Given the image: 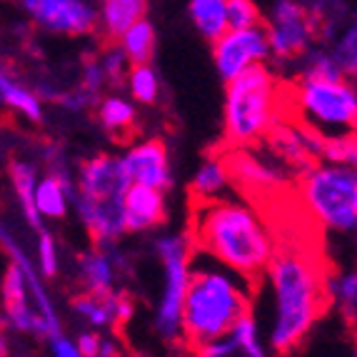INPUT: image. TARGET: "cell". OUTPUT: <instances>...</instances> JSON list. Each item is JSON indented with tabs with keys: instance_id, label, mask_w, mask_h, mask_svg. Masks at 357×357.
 <instances>
[{
	"instance_id": "cell-1",
	"label": "cell",
	"mask_w": 357,
	"mask_h": 357,
	"mask_svg": "<svg viewBox=\"0 0 357 357\" xmlns=\"http://www.w3.org/2000/svg\"><path fill=\"white\" fill-rule=\"evenodd\" d=\"M190 240L197 250L252 285L265 278L275 255V240L260 213L248 203L222 200L218 195L197 200Z\"/></svg>"
},
{
	"instance_id": "cell-2",
	"label": "cell",
	"mask_w": 357,
	"mask_h": 357,
	"mask_svg": "<svg viewBox=\"0 0 357 357\" xmlns=\"http://www.w3.org/2000/svg\"><path fill=\"white\" fill-rule=\"evenodd\" d=\"M273 287L275 317L268 342L270 352H292L303 345L328 307V285L317 262L300 250H278L265 270Z\"/></svg>"
},
{
	"instance_id": "cell-3",
	"label": "cell",
	"mask_w": 357,
	"mask_h": 357,
	"mask_svg": "<svg viewBox=\"0 0 357 357\" xmlns=\"http://www.w3.org/2000/svg\"><path fill=\"white\" fill-rule=\"evenodd\" d=\"M240 275L208 255L205 260H190V280L183 300L180 340L188 342L192 352L208 340L230 333L232 322L250 312L252 300L243 285Z\"/></svg>"
},
{
	"instance_id": "cell-4",
	"label": "cell",
	"mask_w": 357,
	"mask_h": 357,
	"mask_svg": "<svg viewBox=\"0 0 357 357\" xmlns=\"http://www.w3.org/2000/svg\"><path fill=\"white\" fill-rule=\"evenodd\" d=\"M225 85V137L232 148H248L278 123L280 85L265 63L248 68Z\"/></svg>"
},
{
	"instance_id": "cell-5",
	"label": "cell",
	"mask_w": 357,
	"mask_h": 357,
	"mask_svg": "<svg viewBox=\"0 0 357 357\" xmlns=\"http://www.w3.org/2000/svg\"><path fill=\"white\" fill-rule=\"evenodd\" d=\"M303 205L325 230L350 232L357 225V175L352 165H312L300 180Z\"/></svg>"
},
{
	"instance_id": "cell-6",
	"label": "cell",
	"mask_w": 357,
	"mask_h": 357,
	"mask_svg": "<svg viewBox=\"0 0 357 357\" xmlns=\"http://www.w3.org/2000/svg\"><path fill=\"white\" fill-rule=\"evenodd\" d=\"M300 115V126L320 135L352 132L357 123V93L350 77L303 75L292 98Z\"/></svg>"
},
{
	"instance_id": "cell-7",
	"label": "cell",
	"mask_w": 357,
	"mask_h": 357,
	"mask_svg": "<svg viewBox=\"0 0 357 357\" xmlns=\"http://www.w3.org/2000/svg\"><path fill=\"white\" fill-rule=\"evenodd\" d=\"M155 252L165 268V282L158 310H155V330L165 342L180 340V320H183V300L190 280L192 240L188 235H165L155 243Z\"/></svg>"
},
{
	"instance_id": "cell-8",
	"label": "cell",
	"mask_w": 357,
	"mask_h": 357,
	"mask_svg": "<svg viewBox=\"0 0 357 357\" xmlns=\"http://www.w3.org/2000/svg\"><path fill=\"white\" fill-rule=\"evenodd\" d=\"M268 33L270 55L275 58H295L310 48L312 38L317 36V20L310 15L307 6L298 0H278L265 25Z\"/></svg>"
},
{
	"instance_id": "cell-9",
	"label": "cell",
	"mask_w": 357,
	"mask_h": 357,
	"mask_svg": "<svg viewBox=\"0 0 357 357\" xmlns=\"http://www.w3.org/2000/svg\"><path fill=\"white\" fill-rule=\"evenodd\" d=\"M270 58L268 33L260 23L248 28H225L213 40V60L222 80H232L248 68Z\"/></svg>"
},
{
	"instance_id": "cell-10",
	"label": "cell",
	"mask_w": 357,
	"mask_h": 357,
	"mask_svg": "<svg viewBox=\"0 0 357 357\" xmlns=\"http://www.w3.org/2000/svg\"><path fill=\"white\" fill-rule=\"evenodd\" d=\"M23 8L50 33L83 36L98 25V10L88 0H23Z\"/></svg>"
},
{
	"instance_id": "cell-11",
	"label": "cell",
	"mask_w": 357,
	"mask_h": 357,
	"mask_svg": "<svg viewBox=\"0 0 357 357\" xmlns=\"http://www.w3.org/2000/svg\"><path fill=\"white\" fill-rule=\"evenodd\" d=\"M123 173L130 183L148 185L165 192L173 185L170 173V160H167V148L162 140H145L137 143L120 158Z\"/></svg>"
},
{
	"instance_id": "cell-12",
	"label": "cell",
	"mask_w": 357,
	"mask_h": 357,
	"mask_svg": "<svg viewBox=\"0 0 357 357\" xmlns=\"http://www.w3.org/2000/svg\"><path fill=\"white\" fill-rule=\"evenodd\" d=\"M70 205H75L80 220L90 230V235L98 240V245L115 243L126 232V225H123V195L96 200V197H88L75 190Z\"/></svg>"
},
{
	"instance_id": "cell-13",
	"label": "cell",
	"mask_w": 357,
	"mask_h": 357,
	"mask_svg": "<svg viewBox=\"0 0 357 357\" xmlns=\"http://www.w3.org/2000/svg\"><path fill=\"white\" fill-rule=\"evenodd\" d=\"M128 185H130V180L123 173L120 158L98 155V158H90L80 165L75 190L88 197H96V200H105V197H120Z\"/></svg>"
},
{
	"instance_id": "cell-14",
	"label": "cell",
	"mask_w": 357,
	"mask_h": 357,
	"mask_svg": "<svg viewBox=\"0 0 357 357\" xmlns=\"http://www.w3.org/2000/svg\"><path fill=\"white\" fill-rule=\"evenodd\" d=\"M165 220V195L158 188L130 183L123 192V225L126 232L153 230Z\"/></svg>"
},
{
	"instance_id": "cell-15",
	"label": "cell",
	"mask_w": 357,
	"mask_h": 357,
	"mask_svg": "<svg viewBox=\"0 0 357 357\" xmlns=\"http://www.w3.org/2000/svg\"><path fill=\"white\" fill-rule=\"evenodd\" d=\"M225 165L230 180H235L245 190L257 192V195H268V192L278 190L282 185L278 167L260 160L257 155L245 153V148H238L230 158H225Z\"/></svg>"
},
{
	"instance_id": "cell-16",
	"label": "cell",
	"mask_w": 357,
	"mask_h": 357,
	"mask_svg": "<svg viewBox=\"0 0 357 357\" xmlns=\"http://www.w3.org/2000/svg\"><path fill=\"white\" fill-rule=\"evenodd\" d=\"M115 265H120L115 243L100 245V250L88 252L85 257H80V280H83L85 292H90V295H107V292H113Z\"/></svg>"
},
{
	"instance_id": "cell-17",
	"label": "cell",
	"mask_w": 357,
	"mask_h": 357,
	"mask_svg": "<svg viewBox=\"0 0 357 357\" xmlns=\"http://www.w3.org/2000/svg\"><path fill=\"white\" fill-rule=\"evenodd\" d=\"M73 195H75V183L63 180L58 175L48 173L45 178H38L36 192H33V203L40 218L45 220H63L70 210Z\"/></svg>"
},
{
	"instance_id": "cell-18",
	"label": "cell",
	"mask_w": 357,
	"mask_h": 357,
	"mask_svg": "<svg viewBox=\"0 0 357 357\" xmlns=\"http://www.w3.org/2000/svg\"><path fill=\"white\" fill-rule=\"evenodd\" d=\"M145 10H148V0H100L98 23H100L102 33L110 40H115L128 25L143 18Z\"/></svg>"
},
{
	"instance_id": "cell-19",
	"label": "cell",
	"mask_w": 357,
	"mask_h": 357,
	"mask_svg": "<svg viewBox=\"0 0 357 357\" xmlns=\"http://www.w3.org/2000/svg\"><path fill=\"white\" fill-rule=\"evenodd\" d=\"M268 135H270V145H273V150L278 153V158H280L282 162H287V165L295 167V170H307V167L312 165L315 158L305 150L298 128L278 126V123H275Z\"/></svg>"
},
{
	"instance_id": "cell-20",
	"label": "cell",
	"mask_w": 357,
	"mask_h": 357,
	"mask_svg": "<svg viewBox=\"0 0 357 357\" xmlns=\"http://www.w3.org/2000/svg\"><path fill=\"white\" fill-rule=\"evenodd\" d=\"M115 40H118V48L123 50L130 66L132 63H150L155 53V30L145 15L137 18L132 25H128Z\"/></svg>"
},
{
	"instance_id": "cell-21",
	"label": "cell",
	"mask_w": 357,
	"mask_h": 357,
	"mask_svg": "<svg viewBox=\"0 0 357 357\" xmlns=\"http://www.w3.org/2000/svg\"><path fill=\"white\" fill-rule=\"evenodd\" d=\"M10 183L15 188V195L20 200V208H23L25 220L30 227H40V215L36 210L33 203V192H36V183H38V170L33 162H23V160H13L10 162Z\"/></svg>"
},
{
	"instance_id": "cell-22",
	"label": "cell",
	"mask_w": 357,
	"mask_h": 357,
	"mask_svg": "<svg viewBox=\"0 0 357 357\" xmlns=\"http://www.w3.org/2000/svg\"><path fill=\"white\" fill-rule=\"evenodd\" d=\"M0 102L13 110H18L20 115H25L28 120H40L43 118V102L40 96H36L33 90L23 88L0 68Z\"/></svg>"
},
{
	"instance_id": "cell-23",
	"label": "cell",
	"mask_w": 357,
	"mask_h": 357,
	"mask_svg": "<svg viewBox=\"0 0 357 357\" xmlns=\"http://www.w3.org/2000/svg\"><path fill=\"white\" fill-rule=\"evenodd\" d=\"M190 18L200 36L213 43L227 28L225 23V0H190Z\"/></svg>"
},
{
	"instance_id": "cell-24",
	"label": "cell",
	"mask_w": 357,
	"mask_h": 357,
	"mask_svg": "<svg viewBox=\"0 0 357 357\" xmlns=\"http://www.w3.org/2000/svg\"><path fill=\"white\" fill-rule=\"evenodd\" d=\"M100 126L113 135H126L130 132V128L135 126V107L128 98L110 96L105 100H100V110H98Z\"/></svg>"
},
{
	"instance_id": "cell-25",
	"label": "cell",
	"mask_w": 357,
	"mask_h": 357,
	"mask_svg": "<svg viewBox=\"0 0 357 357\" xmlns=\"http://www.w3.org/2000/svg\"><path fill=\"white\" fill-rule=\"evenodd\" d=\"M238 347V355L245 357H265L268 355V347H265V340L260 335V328H257V320L252 317V312H245L238 320L232 322L230 333H227Z\"/></svg>"
},
{
	"instance_id": "cell-26",
	"label": "cell",
	"mask_w": 357,
	"mask_h": 357,
	"mask_svg": "<svg viewBox=\"0 0 357 357\" xmlns=\"http://www.w3.org/2000/svg\"><path fill=\"white\" fill-rule=\"evenodd\" d=\"M128 90L137 102L153 105L160 96V77L150 63H132L128 70Z\"/></svg>"
},
{
	"instance_id": "cell-27",
	"label": "cell",
	"mask_w": 357,
	"mask_h": 357,
	"mask_svg": "<svg viewBox=\"0 0 357 357\" xmlns=\"http://www.w3.org/2000/svg\"><path fill=\"white\" fill-rule=\"evenodd\" d=\"M230 183L232 180L225 160H208L200 165V170L192 178V192L197 197H215L220 195Z\"/></svg>"
},
{
	"instance_id": "cell-28",
	"label": "cell",
	"mask_w": 357,
	"mask_h": 357,
	"mask_svg": "<svg viewBox=\"0 0 357 357\" xmlns=\"http://www.w3.org/2000/svg\"><path fill=\"white\" fill-rule=\"evenodd\" d=\"M320 158H325L328 162H335V165L355 167V162H357L355 132H335V135H325L322 137Z\"/></svg>"
},
{
	"instance_id": "cell-29",
	"label": "cell",
	"mask_w": 357,
	"mask_h": 357,
	"mask_svg": "<svg viewBox=\"0 0 357 357\" xmlns=\"http://www.w3.org/2000/svg\"><path fill=\"white\" fill-rule=\"evenodd\" d=\"M75 312L83 317L85 322H90L93 328H107L113 325V312H110V292L107 295H90L85 292L83 298H77L73 303Z\"/></svg>"
},
{
	"instance_id": "cell-30",
	"label": "cell",
	"mask_w": 357,
	"mask_h": 357,
	"mask_svg": "<svg viewBox=\"0 0 357 357\" xmlns=\"http://www.w3.org/2000/svg\"><path fill=\"white\" fill-rule=\"evenodd\" d=\"M305 63L303 68L305 75L312 77H330V80H340V77H347L345 70L340 68V63L333 58L330 50H305Z\"/></svg>"
},
{
	"instance_id": "cell-31",
	"label": "cell",
	"mask_w": 357,
	"mask_h": 357,
	"mask_svg": "<svg viewBox=\"0 0 357 357\" xmlns=\"http://www.w3.org/2000/svg\"><path fill=\"white\" fill-rule=\"evenodd\" d=\"M0 298H3V305L30 300L28 285H25V275H23V270H20L18 262L10 260V265H8L6 275H3V282H0Z\"/></svg>"
},
{
	"instance_id": "cell-32",
	"label": "cell",
	"mask_w": 357,
	"mask_h": 357,
	"mask_svg": "<svg viewBox=\"0 0 357 357\" xmlns=\"http://www.w3.org/2000/svg\"><path fill=\"white\" fill-rule=\"evenodd\" d=\"M333 58L340 63V68L345 70V75H355L357 68V28L350 25V28L340 36V40L335 43V48L330 50Z\"/></svg>"
},
{
	"instance_id": "cell-33",
	"label": "cell",
	"mask_w": 357,
	"mask_h": 357,
	"mask_svg": "<svg viewBox=\"0 0 357 357\" xmlns=\"http://www.w3.org/2000/svg\"><path fill=\"white\" fill-rule=\"evenodd\" d=\"M227 28H248L260 23V10L252 0H225Z\"/></svg>"
},
{
	"instance_id": "cell-34",
	"label": "cell",
	"mask_w": 357,
	"mask_h": 357,
	"mask_svg": "<svg viewBox=\"0 0 357 357\" xmlns=\"http://www.w3.org/2000/svg\"><path fill=\"white\" fill-rule=\"evenodd\" d=\"M328 295H333L342 307H347V312H355L357 305V278L355 273H342L340 278H335L333 282L328 285Z\"/></svg>"
},
{
	"instance_id": "cell-35",
	"label": "cell",
	"mask_w": 357,
	"mask_h": 357,
	"mask_svg": "<svg viewBox=\"0 0 357 357\" xmlns=\"http://www.w3.org/2000/svg\"><path fill=\"white\" fill-rule=\"evenodd\" d=\"M58 245H55L53 235L43 230L40 238H38V273L43 278H53L58 273Z\"/></svg>"
},
{
	"instance_id": "cell-36",
	"label": "cell",
	"mask_w": 357,
	"mask_h": 357,
	"mask_svg": "<svg viewBox=\"0 0 357 357\" xmlns=\"http://www.w3.org/2000/svg\"><path fill=\"white\" fill-rule=\"evenodd\" d=\"M100 66H102V73H105V77L110 80V83H120L128 73V58L123 55V50H120L118 45H113V48L105 50Z\"/></svg>"
},
{
	"instance_id": "cell-37",
	"label": "cell",
	"mask_w": 357,
	"mask_h": 357,
	"mask_svg": "<svg viewBox=\"0 0 357 357\" xmlns=\"http://www.w3.org/2000/svg\"><path fill=\"white\" fill-rule=\"evenodd\" d=\"M197 355H205V357H232L238 355V347H235V342H232L230 335H220V337H213L208 340L205 345L197 347Z\"/></svg>"
},
{
	"instance_id": "cell-38",
	"label": "cell",
	"mask_w": 357,
	"mask_h": 357,
	"mask_svg": "<svg viewBox=\"0 0 357 357\" xmlns=\"http://www.w3.org/2000/svg\"><path fill=\"white\" fill-rule=\"evenodd\" d=\"M107 83L105 73H102L100 60H88L83 68V90H88L90 96H96L102 90V85Z\"/></svg>"
},
{
	"instance_id": "cell-39",
	"label": "cell",
	"mask_w": 357,
	"mask_h": 357,
	"mask_svg": "<svg viewBox=\"0 0 357 357\" xmlns=\"http://www.w3.org/2000/svg\"><path fill=\"white\" fill-rule=\"evenodd\" d=\"M45 342H48L50 352H53L55 357H80L75 340H70L68 335H63V330H60V333L48 335V337H45Z\"/></svg>"
},
{
	"instance_id": "cell-40",
	"label": "cell",
	"mask_w": 357,
	"mask_h": 357,
	"mask_svg": "<svg viewBox=\"0 0 357 357\" xmlns=\"http://www.w3.org/2000/svg\"><path fill=\"white\" fill-rule=\"evenodd\" d=\"M110 312H113V325H126L132 317V300L123 292H110Z\"/></svg>"
},
{
	"instance_id": "cell-41",
	"label": "cell",
	"mask_w": 357,
	"mask_h": 357,
	"mask_svg": "<svg viewBox=\"0 0 357 357\" xmlns=\"http://www.w3.org/2000/svg\"><path fill=\"white\" fill-rule=\"evenodd\" d=\"M60 105L66 107V110H73V113H80V110H85V107L90 105V102L96 100V96H90L88 90H75V93H66V96H58Z\"/></svg>"
},
{
	"instance_id": "cell-42",
	"label": "cell",
	"mask_w": 357,
	"mask_h": 357,
	"mask_svg": "<svg viewBox=\"0 0 357 357\" xmlns=\"http://www.w3.org/2000/svg\"><path fill=\"white\" fill-rule=\"evenodd\" d=\"M77 352L83 357H96L98 355V345H100V337L96 333H83L80 337L75 340Z\"/></svg>"
},
{
	"instance_id": "cell-43",
	"label": "cell",
	"mask_w": 357,
	"mask_h": 357,
	"mask_svg": "<svg viewBox=\"0 0 357 357\" xmlns=\"http://www.w3.org/2000/svg\"><path fill=\"white\" fill-rule=\"evenodd\" d=\"M118 352H120V347L115 345V340H110V337H100V345H98V355L113 357V355H118Z\"/></svg>"
},
{
	"instance_id": "cell-44",
	"label": "cell",
	"mask_w": 357,
	"mask_h": 357,
	"mask_svg": "<svg viewBox=\"0 0 357 357\" xmlns=\"http://www.w3.org/2000/svg\"><path fill=\"white\" fill-rule=\"evenodd\" d=\"M6 352V335H3V322H0V355Z\"/></svg>"
}]
</instances>
